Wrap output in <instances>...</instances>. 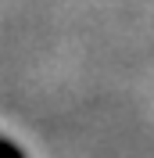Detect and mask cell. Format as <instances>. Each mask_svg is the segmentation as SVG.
<instances>
[{
	"instance_id": "6da1fadb",
	"label": "cell",
	"mask_w": 154,
	"mask_h": 158,
	"mask_svg": "<svg viewBox=\"0 0 154 158\" xmlns=\"http://www.w3.org/2000/svg\"><path fill=\"white\" fill-rule=\"evenodd\" d=\"M0 158H25V151H22L11 137H0Z\"/></svg>"
}]
</instances>
